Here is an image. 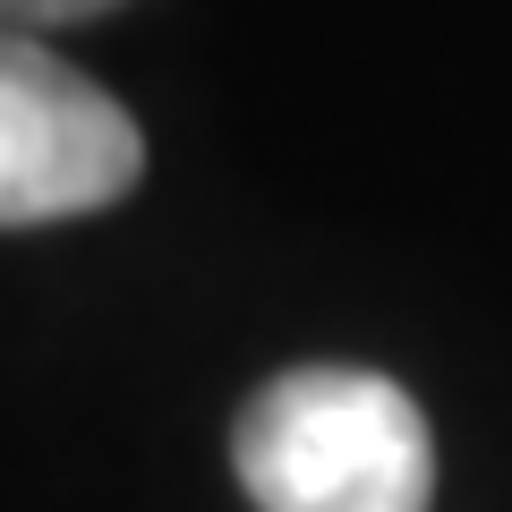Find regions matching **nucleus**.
<instances>
[{
	"label": "nucleus",
	"mask_w": 512,
	"mask_h": 512,
	"mask_svg": "<svg viewBox=\"0 0 512 512\" xmlns=\"http://www.w3.org/2000/svg\"><path fill=\"white\" fill-rule=\"evenodd\" d=\"M231 461L256 512H427L436 436L427 410L376 367H291L248 393Z\"/></svg>",
	"instance_id": "nucleus-1"
},
{
	"label": "nucleus",
	"mask_w": 512,
	"mask_h": 512,
	"mask_svg": "<svg viewBox=\"0 0 512 512\" xmlns=\"http://www.w3.org/2000/svg\"><path fill=\"white\" fill-rule=\"evenodd\" d=\"M146 171V137L86 69L0 26V231L120 205Z\"/></svg>",
	"instance_id": "nucleus-2"
},
{
	"label": "nucleus",
	"mask_w": 512,
	"mask_h": 512,
	"mask_svg": "<svg viewBox=\"0 0 512 512\" xmlns=\"http://www.w3.org/2000/svg\"><path fill=\"white\" fill-rule=\"evenodd\" d=\"M120 0H0V26L18 35V26H77V18H103Z\"/></svg>",
	"instance_id": "nucleus-3"
}]
</instances>
